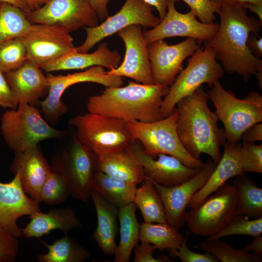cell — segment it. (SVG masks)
<instances>
[{
	"label": "cell",
	"instance_id": "44dd1931",
	"mask_svg": "<svg viewBox=\"0 0 262 262\" xmlns=\"http://www.w3.org/2000/svg\"><path fill=\"white\" fill-rule=\"evenodd\" d=\"M10 169L14 175L16 173L19 174L25 194L38 203L42 202L40 191L52 170L38 146L15 152Z\"/></svg>",
	"mask_w": 262,
	"mask_h": 262
},
{
	"label": "cell",
	"instance_id": "ba28073f",
	"mask_svg": "<svg viewBox=\"0 0 262 262\" xmlns=\"http://www.w3.org/2000/svg\"><path fill=\"white\" fill-rule=\"evenodd\" d=\"M191 56L187 66L180 72L163 98L161 105L163 118L173 112L182 98L192 94L204 83L211 87L224 75L225 71L211 48L199 47Z\"/></svg>",
	"mask_w": 262,
	"mask_h": 262
},
{
	"label": "cell",
	"instance_id": "30bf717a",
	"mask_svg": "<svg viewBox=\"0 0 262 262\" xmlns=\"http://www.w3.org/2000/svg\"><path fill=\"white\" fill-rule=\"evenodd\" d=\"M97 162L96 155L75 137L70 147L53 156L51 168L65 178L71 196L86 202L90 197Z\"/></svg>",
	"mask_w": 262,
	"mask_h": 262
},
{
	"label": "cell",
	"instance_id": "7dc6e473",
	"mask_svg": "<svg viewBox=\"0 0 262 262\" xmlns=\"http://www.w3.org/2000/svg\"><path fill=\"white\" fill-rule=\"evenodd\" d=\"M257 35L251 33L247 41V46L250 52L260 58L262 56V38L258 39Z\"/></svg>",
	"mask_w": 262,
	"mask_h": 262
},
{
	"label": "cell",
	"instance_id": "d6986e66",
	"mask_svg": "<svg viewBox=\"0 0 262 262\" xmlns=\"http://www.w3.org/2000/svg\"><path fill=\"white\" fill-rule=\"evenodd\" d=\"M129 148L142 165L145 178L164 187L179 185L193 177L201 169L186 166L176 157L166 154L160 153L153 158L135 142Z\"/></svg>",
	"mask_w": 262,
	"mask_h": 262
},
{
	"label": "cell",
	"instance_id": "4316f807",
	"mask_svg": "<svg viewBox=\"0 0 262 262\" xmlns=\"http://www.w3.org/2000/svg\"><path fill=\"white\" fill-rule=\"evenodd\" d=\"M97 169L136 185L145 179L143 166L129 146L98 158Z\"/></svg>",
	"mask_w": 262,
	"mask_h": 262
},
{
	"label": "cell",
	"instance_id": "8992f818",
	"mask_svg": "<svg viewBox=\"0 0 262 262\" xmlns=\"http://www.w3.org/2000/svg\"><path fill=\"white\" fill-rule=\"evenodd\" d=\"M75 138L97 158L123 149L135 142L124 120L89 112L69 120Z\"/></svg>",
	"mask_w": 262,
	"mask_h": 262
},
{
	"label": "cell",
	"instance_id": "f5cc1de1",
	"mask_svg": "<svg viewBox=\"0 0 262 262\" xmlns=\"http://www.w3.org/2000/svg\"><path fill=\"white\" fill-rule=\"evenodd\" d=\"M27 4L28 5L31 11H33L45 3H46L49 0H25Z\"/></svg>",
	"mask_w": 262,
	"mask_h": 262
},
{
	"label": "cell",
	"instance_id": "74e56055",
	"mask_svg": "<svg viewBox=\"0 0 262 262\" xmlns=\"http://www.w3.org/2000/svg\"><path fill=\"white\" fill-rule=\"evenodd\" d=\"M69 196L70 191L65 178L51 171L40 191L41 202L49 205H57L64 202Z\"/></svg>",
	"mask_w": 262,
	"mask_h": 262
},
{
	"label": "cell",
	"instance_id": "f546056e",
	"mask_svg": "<svg viewBox=\"0 0 262 262\" xmlns=\"http://www.w3.org/2000/svg\"><path fill=\"white\" fill-rule=\"evenodd\" d=\"M187 238L167 222H144L140 225L139 241L150 243L160 250L177 249Z\"/></svg>",
	"mask_w": 262,
	"mask_h": 262
},
{
	"label": "cell",
	"instance_id": "c3c4849f",
	"mask_svg": "<svg viewBox=\"0 0 262 262\" xmlns=\"http://www.w3.org/2000/svg\"><path fill=\"white\" fill-rule=\"evenodd\" d=\"M246 252H254L262 256V234L255 237L254 240L248 245L241 249Z\"/></svg>",
	"mask_w": 262,
	"mask_h": 262
},
{
	"label": "cell",
	"instance_id": "f1b7e54d",
	"mask_svg": "<svg viewBox=\"0 0 262 262\" xmlns=\"http://www.w3.org/2000/svg\"><path fill=\"white\" fill-rule=\"evenodd\" d=\"M136 188V185L114 178L98 169L92 182V189L118 208L133 201Z\"/></svg>",
	"mask_w": 262,
	"mask_h": 262
},
{
	"label": "cell",
	"instance_id": "60d3db41",
	"mask_svg": "<svg viewBox=\"0 0 262 262\" xmlns=\"http://www.w3.org/2000/svg\"><path fill=\"white\" fill-rule=\"evenodd\" d=\"M17 238L0 229V262H13L18 251Z\"/></svg>",
	"mask_w": 262,
	"mask_h": 262
},
{
	"label": "cell",
	"instance_id": "4fadbf2b",
	"mask_svg": "<svg viewBox=\"0 0 262 262\" xmlns=\"http://www.w3.org/2000/svg\"><path fill=\"white\" fill-rule=\"evenodd\" d=\"M26 15L31 24L56 25L69 33L98 24L89 0H49Z\"/></svg>",
	"mask_w": 262,
	"mask_h": 262
},
{
	"label": "cell",
	"instance_id": "277c9868",
	"mask_svg": "<svg viewBox=\"0 0 262 262\" xmlns=\"http://www.w3.org/2000/svg\"><path fill=\"white\" fill-rule=\"evenodd\" d=\"M208 93L218 120L224 125L226 141L239 142L245 131L262 121V96L258 91H250L245 98L239 99L226 90L218 80Z\"/></svg>",
	"mask_w": 262,
	"mask_h": 262
},
{
	"label": "cell",
	"instance_id": "2e32d148",
	"mask_svg": "<svg viewBox=\"0 0 262 262\" xmlns=\"http://www.w3.org/2000/svg\"><path fill=\"white\" fill-rule=\"evenodd\" d=\"M142 26L132 25L117 33L123 40L125 53L122 62L116 68L106 71L108 74L132 79L137 82L154 84L149 58L148 44Z\"/></svg>",
	"mask_w": 262,
	"mask_h": 262
},
{
	"label": "cell",
	"instance_id": "3957f363",
	"mask_svg": "<svg viewBox=\"0 0 262 262\" xmlns=\"http://www.w3.org/2000/svg\"><path fill=\"white\" fill-rule=\"evenodd\" d=\"M169 88L132 81L124 86L105 87L99 94L89 98L87 110L124 121H156L163 118L161 105Z\"/></svg>",
	"mask_w": 262,
	"mask_h": 262
},
{
	"label": "cell",
	"instance_id": "d590c367",
	"mask_svg": "<svg viewBox=\"0 0 262 262\" xmlns=\"http://www.w3.org/2000/svg\"><path fill=\"white\" fill-rule=\"evenodd\" d=\"M27 59L26 49L19 38L0 44V70L4 73L17 69Z\"/></svg>",
	"mask_w": 262,
	"mask_h": 262
},
{
	"label": "cell",
	"instance_id": "6da1fadb",
	"mask_svg": "<svg viewBox=\"0 0 262 262\" xmlns=\"http://www.w3.org/2000/svg\"><path fill=\"white\" fill-rule=\"evenodd\" d=\"M217 13L220 17L218 29L213 37L203 43L204 47L213 50L224 71L238 74L247 82L252 75L262 71V61L247 46L251 33L258 35L262 21L248 17L246 9L239 2L222 1Z\"/></svg>",
	"mask_w": 262,
	"mask_h": 262
},
{
	"label": "cell",
	"instance_id": "bcb514c9",
	"mask_svg": "<svg viewBox=\"0 0 262 262\" xmlns=\"http://www.w3.org/2000/svg\"><path fill=\"white\" fill-rule=\"evenodd\" d=\"M111 0H89L98 19L102 21L109 16L108 4Z\"/></svg>",
	"mask_w": 262,
	"mask_h": 262
},
{
	"label": "cell",
	"instance_id": "db71d44e",
	"mask_svg": "<svg viewBox=\"0 0 262 262\" xmlns=\"http://www.w3.org/2000/svg\"><path fill=\"white\" fill-rule=\"evenodd\" d=\"M222 1L243 3L246 2H262V0H221V2Z\"/></svg>",
	"mask_w": 262,
	"mask_h": 262
},
{
	"label": "cell",
	"instance_id": "d4e9b609",
	"mask_svg": "<svg viewBox=\"0 0 262 262\" xmlns=\"http://www.w3.org/2000/svg\"><path fill=\"white\" fill-rule=\"evenodd\" d=\"M29 217L30 222L21 229L22 235L26 238H39L57 229L67 234L73 228L82 226L74 210L69 207L54 208L47 213L36 212Z\"/></svg>",
	"mask_w": 262,
	"mask_h": 262
},
{
	"label": "cell",
	"instance_id": "5b68a950",
	"mask_svg": "<svg viewBox=\"0 0 262 262\" xmlns=\"http://www.w3.org/2000/svg\"><path fill=\"white\" fill-rule=\"evenodd\" d=\"M0 121L1 135L14 152L37 147L42 141L60 139L66 135V131L50 126L37 108L27 103L6 111Z\"/></svg>",
	"mask_w": 262,
	"mask_h": 262
},
{
	"label": "cell",
	"instance_id": "e0dca14e",
	"mask_svg": "<svg viewBox=\"0 0 262 262\" xmlns=\"http://www.w3.org/2000/svg\"><path fill=\"white\" fill-rule=\"evenodd\" d=\"M217 164L212 159L208 160L196 175L176 186L166 187L153 182L163 201L168 224L179 230L184 225L189 201L207 182Z\"/></svg>",
	"mask_w": 262,
	"mask_h": 262
},
{
	"label": "cell",
	"instance_id": "9c48e42d",
	"mask_svg": "<svg viewBox=\"0 0 262 262\" xmlns=\"http://www.w3.org/2000/svg\"><path fill=\"white\" fill-rule=\"evenodd\" d=\"M239 194L233 185L225 183L200 204L191 208L186 223L194 234L211 236L222 229L236 215Z\"/></svg>",
	"mask_w": 262,
	"mask_h": 262
},
{
	"label": "cell",
	"instance_id": "5bb4252c",
	"mask_svg": "<svg viewBox=\"0 0 262 262\" xmlns=\"http://www.w3.org/2000/svg\"><path fill=\"white\" fill-rule=\"evenodd\" d=\"M18 38L26 49L28 59L39 66L77 51L70 33L56 25L31 24Z\"/></svg>",
	"mask_w": 262,
	"mask_h": 262
},
{
	"label": "cell",
	"instance_id": "d6a6232c",
	"mask_svg": "<svg viewBox=\"0 0 262 262\" xmlns=\"http://www.w3.org/2000/svg\"><path fill=\"white\" fill-rule=\"evenodd\" d=\"M234 178L233 185L239 194L238 214L253 218L262 217V189L245 174Z\"/></svg>",
	"mask_w": 262,
	"mask_h": 262
},
{
	"label": "cell",
	"instance_id": "8d00e7d4",
	"mask_svg": "<svg viewBox=\"0 0 262 262\" xmlns=\"http://www.w3.org/2000/svg\"><path fill=\"white\" fill-rule=\"evenodd\" d=\"M262 233V217L252 220L246 216L237 214L220 231L207 238L220 239L234 235L256 237Z\"/></svg>",
	"mask_w": 262,
	"mask_h": 262
},
{
	"label": "cell",
	"instance_id": "816d5d0a",
	"mask_svg": "<svg viewBox=\"0 0 262 262\" xmlns=\"http://www.w3.org/2000/svg\"><path fill=\"white\" fill-rule=\"evenodd\" d=\"M0 2H6L11 3L19 8L26 14L31 11L25 0H0Z\"/></svg>",
	"mask_w": 262,
	"mask_h": 262
},
{
	"label": "cell",
	"instance_id": "52a82bcc",
	"mask_svg": "<svg viewBox=\"0 0 262 262\" xmlns=\"http://www.w3.org/2000/svg\"><path fill=\"white\" fill-rule=\"evenodd\" d=\"M177 120L174 109L169 115L156 121H125L133 140L143 145L145 153L153 158L160 153L166 154L176 157L189 167L203 168L205 163L192 157L182 145L177 134Z\"/></svg>",
	"mask_w": 262,
	"mask_h": 262
},
{
	"label": "cell",
	"instance_id": "e575fe53",
	"mask_svg": "<svg viewBox=\"0 0 262 262\" xmlns=\"http://www.w3.org/2000/svg\"><path fill=\"white\" fill-rule=\"evenodd\" d=\"M200 248L214 256L221 262H261L262 256L235 249L220 239L207 238L199 244Z\"/></svg>",
	"mask_w": 262,
	"mask_h": 262
},
{
	"label": "cell",
	"instance_id": "4dcf8cb0",
	"mask_svg": "<svg viewBox=\"0 0 262 262\" xmlns=\"http://www.w3.org/2000/svg\"><path fill=\"white\" fill-rule=\"evenodd\" d=\"M40 241L48 249L47 253L37 256L40 262H83L91 256L89 251L67 234L52 244Z\"/></svg>",
	"mask_w": 262,
	"mask_h": 262
},
{
	"label": "cell",
	"instance_id": "ffe728a7",
	"mask_svg": "<svg viewBox=\"0 0 262 262\" xmlns=\"http://www.w3.org/2000/svg\"><path fill=\"white\" fill-rule=\"evenodd\" d=\"M41 211L39 203L23 191L18 173L10 182L0 181V229L18 238L22 235L17 223L18 218Z\"/></svg>",
	"mask_w": 262,
	"mask_h": 262
},
{
	"label": "cell",
	"instance_id": "8fae6325",
	"mask_svg": "<svg viewBox=\"0 0 262 262\" xmlns=\"http://www.w3.org/2000/svg\"><path fill=\"white\" fill-rule=\"evenodd\" d=\"M154 8L143 0H126L120 10L109 16L97 26L85 27L86 37L83 43L76 47L77 52H88L103 39L132 25L153 28L161 21L153 14Z\"/></svg>",
	"mask_w": 262,
	"mask_h": 262
},
{
	"label": "cell",
	"instance_id": "11a10c76",
	"mask_svg": "<svg viewBox=\"0 0 262 262\" xmlns=\"http://www.w3.org/2000/svg\"><path fill=\"white\" fill-rule=\"evenodd\" d=\"M212 1L216 2H221V0H211Z\"/></svg>",
	"mask_w": 262,
	"mask_h": 262
},
{
	"label": "cell",
	"instance_id": "f907efd6",
	"mask_svg": "<svg viewBox=\"0 0 262 262\" xmlns=\"http://www.w3.org/2000/svg\"><path fill=\"white\" fill-rule=\"evenodd\" d=\"M243 6L256 14L259 19L262 21V2H246L242 3Z\"/></svg>",
	"mask_w": 262,
	"mask_h": 262
},
{
	"label": "cell",
	"instance_id": "9a60e30c",
	"mask_svg": "<svg viewBox=\"0 0 262 262\" xmlns=\"http://www.w3.org/2000/svg\"><path fill=\"white\" fill-rule=\"evenodd\" d=\"M177 1L168 0L164 18L157 26L143 32L147 44L170 37H187L195 39L200 44L215 35L219 23L205 24L198 21L192 11L186 13L178 12L175 8Z\"/></svg>",
	"mask_w": 262,
	"mask_h": 262
},
{
	"label": "cell",
	"instance_id": "836d02e7",
	"mask_svg": "<svg viewBox=\"0 0 262 262\" xmlns=\"http://www.w3.org/2000/svg\"><path fill=\"white\" fill-rule=\"evenodd\" d=\"M31 23L19 8L6 2H0V44L21 36Z\"/></svg>",
	"mask_w": 262,
	"mask_h": 262
},
{
	"label": "cell",
	"instance_id": "484cf974",
	"mask_svg": "<svg viewBox=\"0 0 262 262\" xmlns=\"http://www.w3.org/2000/svg\"><path fill=\"white\" fill-rule=\"evenodd\" d=\"M90 197L94 204L98 219L92 238L105 255H114L117 246L115 237L118 208L105 200L93 189Z\"/></svg>",
	"mask_w": 262,
	"mask_h": 262
},
{
	"label": "cell",
	"instance_id": "f6af8a7d",
	"mask_svg": "<svg viewBox=\"0 0 262 262\" xmlns=\"http://www.w3.org/2000/svg\"><path fill=\"white\" fill-rule=\"evenodd\" d=\"M241 140L242 142L254 143L262 141V122L254 124L248 128L242 134Z\"/></svg>",
	"mask_w": 262,
	"mask_h": 262
},
{
	"label": "cell",
	"instance_id": "cb8c5ba5",
	"mask_svg": "<svg viewBox=\"0 0 262 262\" xmlns=\"http://www.w3.org/2000/svg\"><path fill=\"white\" fill-rule=\"evenodd\" d=\"M241 145L240 141L225 142L223 146L224 151L220 161L205 184L192 197L187 207L197 206L226 183L228 180L245 174L241 163Z\"/></svg>",
	"mask_w": 262,
	"mask_h": 262
},
{
	"label": "cell",
	"instance_id": "7402d4cb",
	"mask_svg": "<svg viewBox=\"0 0 262 262\" xmlns=\"http://www.w3.org/2000/svg\"><path fill=\"white\" fill-rule=\"evenodd\" d=\"M40 67L29 59L17 69L4 73L14 97L18 104L34 106L49 91L47 76Z\"/></svg>",
	"mask_w": 262,
	"mask_h": 262
},
{
	"label": "cell",
	"instance_id": "7c38bea8",
	"mask_svg": "<svg viewBox=\"0 0 262 262\" xmlns=\"http://www.w3.org/2000/svg\"><path fill=\"white\" fill-rule=\"evenodd\" d=\"M46 76L49 91L40 105L43 114L51 120L58 119L67 112L68 107L62 101L61 97L71 85L85 82L97 83L105 87H119L124 84L123 77L107 74L105 67L101 66H94L81 72L66 75H55L48 73Z\"/></svg>",
	"mask_w": 262,
	"mask_h": 262
},
{
	"label": "cell",
	"instance_id": "f35d334b",
	"mask_svg": "<svg viewBox=\"0 0 262 262\" xmlns=\"http://www.w3.org/2000/svg\"><path fill=\"white\" fill-rule=\"evenodd\" d=\"M242 169L244 173H262V144L242 142L240 149Z\"/></svg>",
	"mask_w": 262,
	"mask_h": 262
},
{
	"label": "cell",
	"instance_id": "681fc988",
	"mask_svg": "<svg viewBox=\"0 0 262 262\" xmlns=\"http://www.w3.org/2000/svg\"><path fill=\"white\" fill-rule=\"evenodd\" d=\"M155 8L159 13V17L161 20L165 16L167 12L168 0H143Z\"/></svg>",
	"mask_w": 262,
	"mask_h": 262
},
{
	"label": "cell",
	"instance_id": "1f68e13d",
	"mask_svg": "<svg viewBox=\"0 0 262 262\" xmlns=\"http://www.w3.org/2000/svg\"><path fill=\"white\" fill-rule=\"evenodd\" d=\"M136 188L133 202L140 210L146 223H166L164 206L153 182L145 178Z\"/></svg>",
	"mask_w": 262,
	"mask_h": 262
},
{
	"label": "cell",
	"instance_id": "7a4b0ae2",
	"mask_svg": "<svg viewBox=\"0 0 262 262\" xmlns=\"http://www.w3.org/2000/svg\"><path fill=\"white\" fill-rule=\"evenodd\" d=\"M208 92L203 85L176 104L177 131L186 151L199 159L202 154L208 155L216 164L222 154L220 147L226 142L224 128L217 125L218 118L208 105Z\"/></svg>",
	"mask_w": 262,
	"mask_h": 262
},
{
	"label": "cell",
	"instance_id": "ab89813d",
	"mask_svg": "<svg viewBox=\"0 0 262 262\" xmlns=\"http://www.w3.org/2000/svg\"><path fill=\"white\" fill-rule=\"evenodd\" d=\"M190 8L199 21L205 24H212L216 18L215 13L221 7L220 2L211 0H182Z\"/></svg>",
	"mask_w": 262,
	"mask_h": 262
},
{
	"label": "cell",
	"instance_id": "b9f144b4",
	"mask_svg": "<svg viewBox=\"0 0 262 262\" xmlns=\"http://www.w3.org/2000/svg\"><path fill=\"white\" fill-rule=\"evenodd\" d=\"M185 240L177 249L168 250L169 253L176 258H179L182 262H218V260L211 254L206 252L199 253L190 250Z\"/></svg>",
	"mask_w": 262,
	"mask_h": 262
},
{
	"label": "cell",
	"instance_id": "ee69618b",
	"mask_svg": "<svg viewBox=\"0 0 262 262\" xmlns=\"http://www.w3.org/2000/svg\"><path fill=\"white\" fill-rule=\"evenodd\" d=\"M17 106L4 73L0 70V107L13 109Z\"/></svg>",
	"mask_w": 262,
	"mask_h": 262
},
{
	"label": "cell",
	"instance_id": "603a6c76",
	"mask_svg": "<svg viewBox=\"0 0 262 262\" xmlns=\"http://www.w3.org/2000/svg\"><path fill=\"white\" fill-rule=\"evenodd\" d=\"M121 63V56L117 50H112L106 42H101L92 53L71 52L40 67L47 73L61 70L84 69L101 66L109 70L117 67Z\"/></svg>",
	"mask_w": 262,
	"mask_h": 262
},
{
	"label": "cell",
	"instance_id": "7bdbcfd3",
	"mask_svg": "<svg viewBox=\"0 0 262 262\" xmlns=\"http://www.w3.org/2000/svg\"><path fill=\"white\" fill-rule=\"evenodd\" d=\"M156 247L152 244L142 242L140 245L135 246L134 262H169L172 261L164 255L157 258L153 256Z\"/></svg>",
	"mask_w": 262,
	"mask_h": 262
},
{
	"label": "cell",
	"instance_id": "ac0fdd59",
	"mask_svg": "<svg viewBox=\"0 0 262 262\" xmlns=\"http://www.w3.org/2000/svg\"><path fill=\"white\" fill-rule=\"evenodd\" d=\"M199 47L198 42L191 38L174 45H169L164 40L148 44L154 83L170 86L180 71L183 61Z\"/></svg>",
	"mask_w": 262,
	"mask_h": 262
},
{
	"label": "cell",
	"instance_id": "83f0119b",
	"mask_svg": "<svg viewBox=\"0 0 262 262\" xmlns=\"http://www.w3.org/2000/svg\"><path fill=\"white\" fill-rule=\"evenodd\" d=\"M134 202L118 208L120 241L114 255L115 262H128L133 249L139 241L140 225L136 216Z\"/></svg>",
	"mask_w": 262,
	"mask_h": 262
}]
</instances>
